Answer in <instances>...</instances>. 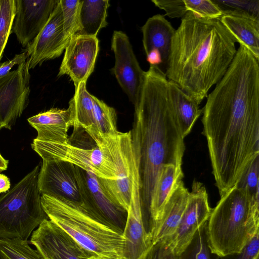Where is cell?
<instances>
[{
    "instance_id": "obj_10",
    "label": "cell",
    "mask_w": 259,
    "mask_h": 259,
    "mask_svg": "<svg viewBox=\"0 0 259 259\" xmlns=\"http://www.w3.org/2000/svg\"><path fill=\"white\" fill-rule=\"evenodd\" d=\"M77 167L83 201L82 207L96 219L123 234L127 219V211L110 198L98 177Z\"/></svg>"
},
{
    "instance_id": "obj_44",
    "label": "cell",
    "mask_w": 259,
    "mask_h": 259,
    "mask_svg": "<svg viewBox=\"0 0 259 259\" xmlns=\"http://www.w3.org/2000/svg\"><path fill=\"white\" fill-rule=\"evenodd\" d=\"M1 129H2V128H1V127H0V130H1Z\"/></svg>"
},
{
    "instance_id": "obj_12",
    "label": "cell",
    "mask_w": 259,
    "mask_h": 259,
    "mask_svg": "<svg viewBox=\"0 0 259 259\" xmlns=\"http://www.w3.org/2000/svg\"><path fill=\"white\" fill-rule=\"evenodd\" d=\"M139 165L134 162L132 193L123 231L125 239L122 259H141L153 245L144 224L141 200Z\"/></svg>"
},
{
    "instance_id": "obj_3",
    "label": "cell",
    "mask_w": 259,
    "mask_h": 259,
    "mask_svg": "<svg viewBox=\"0 0 259 259\" xmlns=\"http://www.w3.org/2000/svg\"><path fill=\"white\" fill-rule=\"evenodd\" d=\"M236 42L220 18L188 11L171 39L167 80L200 104L227 72L237 52Z\"/></svg>"
},
{
    "instance_id": "obj_22",
    "label": "cell",
    "mask_w": 259,
    "mask_h": 259,
    "mask_svg": "<svg viewBox=\"0 0 259 259\" xmlns=\"http://www.w3.org/2000/svg\"><path fill=\"white\" fill-rule=\"evenodd\" d=\"M182 166L167 164L157 177L150 197L148 209V233L160 220L165 206L175 190L183 181Z\"/></svg>"
},
{
    "instance_id": "obj_43",
    "label": "cell",
    "mask_w": 259,
    "mask_h": 259,
    "mask_svg": "<svg viewBox=\"0 0 259 259\" xmlns=\"http://www.w3.org/2000/svg\"><path fill=\"white\" fill-rule=\"evenodd\" d=\"M253 259H259V253L257 254Z\"/></svg>"
},
{
    "instance_id": "obj_13",
    "label": "cell",
    "mask_w": 259,
    "mask_h": 259,
    "mask_svg": "<svg viewBox=\"0 0 259 259\" xmlns=\"http://www.w3.org/2000/svg\"><path fill=\"white\" fill-rule=\"evenodd\" d=\"M28 59L0 78V127L11 129L26 107L30 92Z\"/></svg>"
},
{
    "instance_id": "obj_7",
    "label": "cell",
    "mask_w": 259,
    "mask_h": 259,
    "mask_svg": "<svg viewBox=\"0 0 259 259\" xmlns=\"http://www.w3.org/2000/svg\"><path fill=\"white\" fill-rule=\"evenodd\" d=\"M96 146L91 148H80L68 143L44 142L34 139L32 149L42 160H59L74 164L90 171L98 178L115 180L118 175L116 166L103 143L94 140Z\"/></svg>"
},
{
    "instance_id": "obj_37",
    "label": "cell",
    "mask_w": 259,
    "mask_h": 259,
    "mask_svg": "<svg viewBox=\"0 0 259 259\" xmlns=\"http://www.w3.org/2000/svg\"><path fill=\"white\" fill-rule=\"evenodd\" d=\"M161 246V244L159 242L153 245L141 259H158Z\"/></svg>"
},
{
    "instance_id": "obj_36",
    "label": "cell",
    "mask_w": 259,
    "mask_h": 259,
    "mask_svg": "<svg viewBox=\"0 0 259 259\" xmlns=\"http://www.w3.org/2000/svg\"><path fill=\"white\" fill-rule=\"evenodd\" d=\"M28 59L27 51L25 50L22 53L15 55L14 58L6 61L0 65V78L8 74L15 65L22 64Z\"/></svg>"
},
{
    "instance_id": "obj_28",
    "label": "cell",
    "mask_w": 259,
    "mask_h": 259,
    "mask_svg": "<svg viewBox=\"0 0 259 259\" xmlns=\"http://www.w3.org/2000/svg\"><path fill=\"white\" fill-rule=\"evenodd\" d=\"M29 244L28 240L0 239V249L7 259H45Z\"/></svg>"
},
{
    "instance_id": "obj_15",
    "label": "cell",
    "mask_w": 259,
    "mask_h": 259,
    "mask_svg": "<svg viewBox=\"0 0 259 259\" xmlns=\"http://www.w3.org/2000/svg\"><path fill=\"white\" fill-rule=\"evenodd\" d=\"M29 242L45 259H89L93 254L49 219L32 232Z\"/></svg>"
},
{
    "instance_id": "obj_35",
    "label": "cell",
    "mask_w": 259,
    "mask_h": 259,
    "mask_svg": "<svg viewBox=\"0 0 259 259\" xmlns=\"http://www.w3.org/2000/svg\"><path fill=\"white\" fill-rule=\"evenodd\" d=\"M258 235L259 234H257L241 252L220 257L221 259H253L257 254L259 253Z\"/></svg>"
},
{
    "instance_id": "obj_21",
    "label": "cell",
    "mask_w": 259,
    "mask_h": 259,
    "mask_svg": "<svg viewBox=\"0 0 259 259\" xmlns=\"http://www.w3.org/2000/svg\"><path fill=\"white\" fill-rule=\"evenodd\" d=\"M27 121L37 132L35 139L44 142L69 143L68 131L72 126L69 108H51L29 117Z\"/></svg>"
},
{
    "instance_id": "obj_34",
    "label": "cell",
    "mask_w": 259,
    "mask_h": 259,
    "mask_svg": "<svg viewBox=\"0 0 259 259\" xmlns=\"http://www.w3.org/2000/svg\"><path fill=\"white\" fill-rule=\"evenodd\" d=\"M151 2L166 12L170 18H182L188 12L184 0L163 1L152 0Z\"/></svg>"
},
{
    "instance_id": "obj_17",
    "label": "cell",
    "mask_w": 259,
    "mask_h": 259,
    "mask_svg": "<svg viewBox=\"0 0 259 259\" xmlns=\"http://www.w3.org/2000/svg\"><path fill=\"white\" fill-rule=\"evenodd\" d=\"M99 51L97 37L73 36L65 49L58 76L68 75L75 88L81 82H87L94 70Z\"/></svg>"
},
{
    "instance_id": "obj_41",
    "label": "cell",
    "mask_w": 259,
    "mask_h": 259,
    "mask_svg": "<svg viewBox=\"0 0 259 259\" xmlns=\"http://www.w3.org/2000/svg\"><path fill=\"white\" fill-rule=\"evenodd\" d=\"M89 259H110V258H102V257H98L97 256H96L94 254H92ZM114 259H121V258H114Z\"/></svg>"
},
{
    "instance_id": "obj_39",
    "label": "cell",
    "mask_w": 259,
    "mask_h": 259,
    "mask_svg": "<svg viewBox=\"0 0 259 259\" xmlns=\"http://www.w3.org/2000/svg\"><path fill=\"white\" fill-rule=\"evenodd\" d=\"M160 243L161 246L158 259H181L180 256L175 255L164 247L161 243Z\"/></svg>"
},
{
    "instance_id": "obj_24",
    "label": "cell",
    "mask_w": 259,
    "mask_h": 259,
    "mask_svg": "<svg viewBox=\"0 0 259 259\" xmlns=\"http://www.w3.org/2000/svg\"><path fill=\"white\" fill-rule=\"evenodd\" d=\"M171 102L184 139L191 131L202 112L199 104L189 98L176 84L168 81Z\"/></svg>"
},
{
    "instance_id": "obj_32",
    "label": "cell",
    "mask_w": 259,
    "mask_h": 259,
    "mask_svg": "<svg viewBox=\"0 0 259 259\" xmlns=\"http://www.w3.org/2000/svg\"><path fill=\"white\" fill-rule=\"evenodd\" d=\"M206 223L197 231L191 244L180 256L181 259H211L206 240Z\"/></svg>"
},
{
    "instance_id": "obj_38",
    "label": "cell",
    "mask_w": 259,
    "mask_h": 259,
    "mask_svg": "<svg viewBox=\"0 0 259 259\" xmlns=\"http://www.w3.org/2000/svg\"><path fill=\"white\" fill-rule=\"evenodd\" d=\"M11 183L9 178L4 174H0V193L8 191Z\"/></svg>"
},
{
    "instance_id": "obj_6",
    "label": "cell",
    "mask_w": 259,
    "mask_h": 259,
    "mask_svg": "<svg viewBox=\"0 0 259 259\" xmlns=\"http://www.w3.org/2000/svg\"><path fill=\"white\" fill-rule=\"evenodd\" d=\"M39 164L0 196V239L27 240L48 218L37 186Z\"/></svg>"
},
{
    "instance_id": "obj_5",
    "label": "cell",
    "mask_w": 259,
    "mask_h": 259,
    "mask_svg": "<svg viewBox=\"0 0 259 259\" xmlns=\"http://www.w3.org/2000/svg\"><path fill=\"white\" fill-rule=\"evenodd\" d=\"M41 203L48 219L88 251L102 258L122 259V233L71 202L41 195Z\"/></svg>"
},
{
    "instance_id": "obj_33",
    "label": "cell",
    "mask_w": 259,
    "mask_h": 259,
    "mask_svg": "<svg viewBox=\"0 0 259 259\" xmlns=\"http://www.w3.org/2000/svg\"><path fill=\"white\" fill-rule=\"evenodd\" d=\"M188 11L199 17L207 18H220L223 10L214 2L209 0H184Z\"/></svg>"
},
{
    "instance_id": "obj_27",
    "label": "cell",
    "mask_w": 259,
    "mask_h": 259,
    "mask_svg": "<svg viewBox=\"0 0 259 259\" xmlns=\"http://www.w3.org/2000/svg\"><path fill=\"white\" fill-rule=\"evenodd\" d=\"M94 105V130L89 136L99 133L104 135L117 134V116L115 109L92 95Z\"/></svg>"
},
{
    "instance_id": "obj_16",
    "label": "cell",
    "mask_w": 259,
    "mask_h": 259,
    "mask_svg": "<svg viewBox=\"0 0 259 259\" xmlns=\"http://www.w3.org/2000/svg\"><path fill=\"white\" fill-rule=\"evenodd\" d=\"M70 40L64 30L59 0L45 26L27 47L29 69L59 57Z\"/></svg>"
},
{
    "instance_id": "obj_23",
    "label": "cell",
    "mask_w": 259,
    "mask_h": 259,
    "mask_svg": "<svg viewBox=\"0 0 259 259\" xmlns=\"http://www.w3.org/2000/svg\"><path fill=\"white\" fill-rule=\"evenodd\" d=\"M189 194L181 181L166 204L160 220L150 233L153 245L166 240L175 233L186 207Z\"/></svg>"
},
{
    "instance_id": "obj_20",
    "label": "cell",
    "mask_w": 259,
    "mask_h": 259,
    "mask_svg": "<svg viewBox=\"0 0 259 259\" xmlns=\"http://www.w3.org/2000/svg\"><path fill=\"white\" fill-rule=\"evenodd\" d=\"M220 20L237 42L245 47L259 61L258 16L240 9L225 10Z\"/></svg>"
},
{
    "instance_id": "obj_18",
    "label": "cell",
    "mask_w": 259,
    "mask_h": 259,
    "mask_svg": "<svg viewBox=\"0 0 259 259\" xmlns=\"http://www.w3.org/2000/svg\"><path fill=\"white\" fill-rule=\"evenodd\" d=\"M12 30L23 47L35 38L46 24L59 0H15Z\"/></svg>"
},
{
    "instance_id": "obj_1",
    "label": "cell",
    "mask_w": 259,
    "mask_h": 259,
    "mask_svg": "<svg viewBox=\"0 0 259 259\" xmlns=\"http://www.w3.org/2000/svg\"><path fill=\"white\" fill-rule=\"evenodd\" d=\"M202 109L215 185L220 196L236 185L259 155V65L240 45Z\"/></svg>"
},
{
    "instance_id": "obj_8",
    "label": "cell",
    "mask_w": 259,
    "mask_h": 259,
    "mask_svg": "<svg viewBox=\"0 0 259 259\" xmlns=\"http://www.w3.org/2000/svg\"><path fill=\"white\" fill-rule=\"evenodd\" d=\"M97 137L105 146L118 170L116 179L99 178V181L110 198L126 209L131 201L133 169L135 159L131 131L126 133L119 132L111 135L99 134Z\"/></svg>"
},
{
    "instance_id": "obj_4",
    "label": "cell",
    "mask_w": 259,
    "mask_h": 259,
    "mask_svg": "<svg viewBox=\"0 0 259 259\" xmlns=\"http://www.w3.org/2000/svg\"><path fill=\"white\" fill-rule=\"evenodd\" d=\"M259 200L235 186L221 196L206 225L211 253L223 257L240 253L258 233Z\"/></svg>"
},
{
    "instance_id": "obj_42",
    "label": "cell",
    "mask_w": 259,
    "mask_h": 259,
    "mask_svg": "<svg viewBox=\"0 0 259 259\" xmlns=\"http://www.w3.org/2000/svg\"><path fill=\"white\" fill-rule=\"evenodd\" d=\"M0 259H7L6 256H5V255L2 252L1 249H0Z\"/></svg>"
},
{
    "instance_id": "obj_40",
    "label": "cell",
    "mask_w": 259,
    "mask_h": 259,
    "mask_svg": "<svg viewBox=\"0 0 259 259\" xmlns=\"http://www.w3.org/2000/svg\"><path fill=\"white\" fill-rule=\"evenodd\" d=\"M9 161L5 159L0 153V171L6 170L8 168Z\"/></svg>"
},
{
    "instance_id": "obj_30",
    "label": "cell",
    "mask_w": 259,
    "mask_h": 259,
    "mask_svg": "<svg viewBox=\"0 0 259 259\" xmlns=\"http://www.w3.org/2000/svg\"><path fill=\"white\" fill-rule=\"evenodd\" d=\"M80 1L60 0L64 30L70 39L76 35L78 30Z\"/></svg>"
},
{
    "instance_id": "obj_11",
    "label": "cell",
    "mask_w": 259,
    "mask_h": 259,
    "mask_svg": "<svg viewBox=\"0 0 259 259\" xmlns=\"http://www.w3.org/2000/svg\"><path fill=\"white\" fill-rule=\"evenodd\" d=\"M41 195H46L79 206L83 205L77 166L59 160H42L37 178Z\"/></svg>"
},
{
    "instance_id": "obj_31",
    "label": "cell",
    "mask_w": 259,
    "mask_h": 259,
    "mask_svg": "<svg viewBox=\"0 0 259 259\" xmlns=\"http://www.w3.org/2000/svg\"><path fill=\"white\" fill-rule=\"evenodd\" d=\"M259 155L256 156L243 172L236 186L246 190L259 200Z\"/></svg>"
},
{
    "instance_id": "obj_14",
    "label": "cell",
    "mask_w": 259,
    "mask_h": 259,
    "mask_svg": "<svg viewBox=\"0 0 259 259\" xmlns=\"http://www.w3.org/2000/svg\"><path fill=\"white\" fill-rule=\"evenodd\" d=\"M111 48L115 56L112 72L135 106L140 98L145 71L141 69L125 33L121 31H114Z\"/></svg>"
},
{
    "instance_id": "obj_19",
    "label": "cell",
    "mask_w": 259,
    "mask_h": 259,
    "mask_svg": "<svg viewBox=\"0 0 259 259\" xmlns=\"http://www.w3.org/2000/svg\"><path fill=\"white\" fill-rule=\"evenodd\" d=\"M143 44L150 65L167 64L175 29L163 15L150 17L141 28Z\"/></svg>"
},
{
    "instance_id": "obj_26",
    "label": "cell",
    "mask_w": 259,
    "mask_h": 259,
    "mask_svg": "<svg viewBox=\"0 0 259 259\" xmlns=\"http://www.w3.org/2000/svg\"><path fill=\"white\" fill-rule=\"evenodd\" d=\"M87 82L82 81L75 88V93L69 102L73 132L83 130L88 134L94 130V105L92 95L86 88Z\"/></svg>"
},
{
    "instance_id": "obj_9",
    "label": "cell",
    "mask_w": 259,
    "mask_h": 259,
    "mask_svg": "<svg viewBox=\"0 0 259 259\" xmlns=\"http://www.w3.org/2000/svg\"><path fill=\"white\" fill-rule=\"evenodd\" d=\"M211 210L205 187L201 183L194 181L175 233L160 243L172 253L180 256L191 244L197 231L207 222Z\"/></svg>"
},
{
    "instance_id": "obj_29",
    "label": "cell",
    "mask_w": 259,
    "mask_h": 259,
    "mask_svg": "<svg viewBox=\"0 0 259 259\" xmlns=\"http://www.w3.org/2000/svg\"><path fill=\"white\" fill-rule=\"evenodd\" d=\"M15 15V0H0V61L12 30Z\"/></svg>"
},
{
    "instance_id": "obj_25",
    "label": "cell",
    "mask_w": 259,
    "mask_h": 259,
    "mask_svg": "<svg viewBox=\"0 0 259 259\" xmlns=\"http://www.w3.org/2000/svg\"><path fill=\"white\" fill-rule=\"evenodd\" d=\"M109 1L80 0L78 30L75 35L97 37L99 31L107 25L106 18Z\"/></svg>"
},
{
    "instance_id": "obj_2",
    "label": "cell",
    "mask_w": 259,
    "mask_h": 259,
    "mask_svg": "<svg viewBox=\"0 0 259 259\" xmlns=\"http://www.w3.org/2000/svg\"><path fill=\"white\" fill-rule=\"evenodd\" d=\"M131 131L138 153L143 214L148 215L157 177L167 164L182 166L185 147L169 96L168 81L158 65H150Z\"/></svg>"
}]
</instances>
